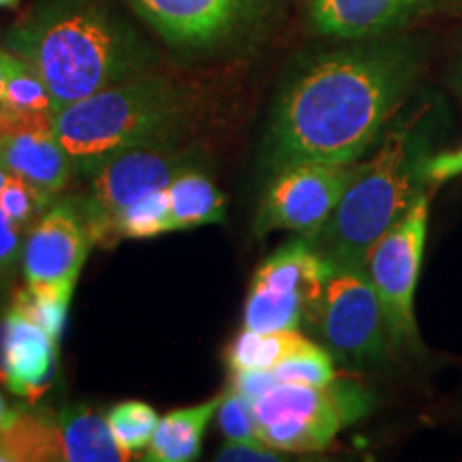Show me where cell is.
<instances>
[{
  "instance_id": "4",
  "label": "cell",
  "mask_w": 462,
  "mask_h": 462,
  "mask_svg": "<svg viewBox=\"0 0 462 462\" xmlns=\"http://www.w3.org/2000/svg\"><path fill=\"white\" fill-rule=\"evenodd\" d=\"M195 112L193 95L163 73H143L54 116V133L75 171L88 176L125 150L176 140Z\"/></svg>"
},
{
  "instance_id": "2",
  "label": "cell",
  "mask_w": 462,
  "mask_h": 462,
  "mask_svg": "<svg viewBox=\"0 0 462 462\" xmlns=\"http://www.w3.org/2000/svg\"><path fill=\"white\" fill-rule=\"evenodd\" d=\"M5 48L39 73L56 114L159 67L157 50L103 0H34Z\"/></svg>"
},
{
  "instance_id": "36",
  "label": "cell",
  "mask_w": 462,
  "mask_h": 462,
  "mask_svg": "<svg viewBox=\"0 0 462 462\" xmlns=\"http://www.w3.org/2000/svg\"><path fill=\"white\" fill-rule=\"evenodd\" d=\"M460 99H462V79H460Z\"/></svg>"
},
{
  "instance_id": "33",
  "label": "cell",
  "mask_w": 462,
  "mask_h": 462,
  "mask_svg": "<svg viewBox=\"0 0 462 462\" xmlns=\"http://www.w3.org/2000/svg\"><path fill=\"white\" fill-rule=\"evenodd\" d=\"M15 409H17V407H15ZM15 409H11L9 404H7V401H5V398H3V394H0V426L9 424V421L14 420Z\"/></svg>"
},
{
  "instance_id": "15",
  "label": "cell",
  "mask_w": 462,
  "mask_h": 462,
  "mask_svg": "<svg viewBox=\"0 0 462 462\" xmlns=\"http://www.w3.org/2000/svg\"><path fill=\"white\" fill-rule=\"evenodd\" d=\"M0 167L51 195H60L78 173L54 129L37 126H14L0 133Z\"/></svg>"
},
{
  "instance_id": "21",
  "label": "cell",
  "mask_w": 462,
  "mask_h": 462,
  "mask_svg": "<svg viewBox=\"0 0 462 462\" xmlns=\"http://www.w3.org/2000/svg\"><path fill=\"white\" fill-rule=\"evenodd\" d=\"M167 198L173 231H189L201 225L221 223L225 218V195L198 167L182 171L167 187Z\"/></svg>"
},
{
  "instance_id": "8",
  "label": "cell",
  "mask_w": 462,
  "mask_h": 462,
  "mask_svg": "<svg viewBox=\"0 0 462 462\" xmlns=\"http://www.w3.org/2000/svg\"><path fill=\"white\" fill-rule=\"evenodd\" d=\"M334 265L304 236L282 245L253 274L245 302V328L257 332L313 326Z\"/></svg>"
},
{
  "instance_id": "26",
  "label": "cell",
  "mask_w": 462,
  "mask_h": 462,
  "mask_svg": "<svg viewBox=\"0 0 462 462\" xmlns=\"http://www.w3.org/2000/svg\"><path fill=\"white\" fill-rule=\"evenodd\" d=\"M273 371L276 379L285 381V383L315 385V388H326V385H330L337 379L332 357L319 345H315L313 349L302 351L298 356L287 357V360H282Z\"/></svg>"
},
{
  "instance_id": "32",
  "label": "cell",
  "mask_w": 462,
  "mask_h": 462,
  "mask_svg": "<svg viewBox=\"0 0 462 462\" xmlns=\"http://www.w3.org/2000/svg\"><path fill=\"white\" fill-rule=\"evenodd\" d=\"M7 60H9V51L0 50V97H3V82H5V71H7ZM5 112H3V101H0V133L5 129Z\"/></svg>"
},
{
  "instance_id": "25",
  "label": "cell",
  "mask_w": 462,
  "mask_h": 462,
  "mask_svg": "<svg viewBox=\"0 0 462 462\" xmlns=\"http://www.w3.org/2000/svg\"><path fill=\"white\" fill-rule=\"evenodd\" d=\"M54 198L56 195L17 176H11L9 182L0 189V206L24 231L43 217V212L54 204Z\"/></svg>"
},
{
  "instance_id": "20",
  "label": "cell",
  "mask_w": 462,
  "mask_h": 462,
  "mask_svg": "<svg viewBox=\"0 0 462 462\" xmlns=\"http://www.w3.org/2000/svg\"><path fill=\"white\" fill-rule=\"evenodd\" d=\"M315 343L298 330L257 332L245 328L238 337L231 338L225 349V362L234 371H273L287 357L313 349Z\"/></svg>"
},
{
  "instance_id": "35",
  "label": "cell",
  "mask_w": 462,
  "mask_h": 462,
  "mask_svg": "<svg viewBox=\"0 0 462 462\" xmlns=\"http://www.w3.org/2000/svg\"><path fill=\"white\" fill-rule=\"evenodd\" d=\"M11 176H14V173L5 171V170H3V167H0V189H3V187H5V184H7V182H9V178H11Z\"/></svg>"
},
{
  "instance_id": "13",
  "label": "cell",
  "mask_w": 462,
  "mask_h": 462,
  "mask_svg": "<svg viewBox=\"0 0 462 462\" xmlns=\"http://www.w3.org/2000/svg\"><path fill=\"white\" fill-rule=\"evenodd\" d=\"M58 343L14 306L0 317V381L11 394L37 404L56 377Z\"/></svg>"
},
{
  "instance_id": "12",
  "label": "cell",
  "mask_w": 462,
  "mask_h": 462,
  "mask_svg": "<svg viewBox=\"0 0 462 462\" xmlns=\"http://www.w3.org/2000/svg\"><path fill=\"white\" fill-rule=\"evenodd\" d=\"M92 246L95 242L75 198L54 201L24 238V281L75 289Z\"/></svg>"
},
{
  "instance_id": "3",
  "label": "cell",
  "mask_w": 462,
  "mask_h": 462,
  "mask_svg": "<svg viewBox=\"0 0 462 462\" xmlns=\"http://www.w3.org/2000/svg\"><path fill=\"white\" fill-rule=\"evenodd\" d=\"M429 159L426 129L418 118H404L381 137L377 152L357 163L337 210L313 238V246L334 268L366 270L374 242L426 190Z\"/></svg>"
},
{
  "instance_id": "6",
  "label": "cell",
  "mask_w": 462,
  "mask_h": 462,
  "mask_svg": "<svg viewBox=\"0 0 462 462\" xmlns=\"http://www.w3.org/2000/svg\"><path fill=\"white\" fill-rule=\"evenodd\" d=\"M195 159L176 140L143 143L125 150L88 173L82 198H75L95 246L118 245V221L126 208L170 187L182 171L195 170Z\"/></svg>"
},
{
  "instance_id": "23",
  "label": "cell",
  "mask_w": 462,
  "mask_h": 462,
  "mask_svg": "<svg viewBox=\"0 0 462 462\" xmlns=\"http://www.w3.org/2000/svg\"><path fill=\"white\" fill-rule=\"evenodd\" d=\"M170 231H173V225L167 189L135 201L126 208L118 221V240L157 238Z\"/></svg>"
},
{
  "instance_id": "24",
  "label": "cell",
  "mask_w": 462,
  "mask_h": 462,
  "mask_svg": "<svg viewBox=\"0 0 462 462\" xmlns=\"http://www.w3.org/2000/svg\"><path fill=\"white\" fill-rule=\"evenodd\" d=\"M107 421L116 441L126 452L133 454L146 449L148 443L152 441V435L159 424V415L148 402L125 401L109 409Z\"/></svg>"
},
{
  "instance_id": "28",
  "label": "cell",
  "mask_w": 462,
  "mask_h": 462,
  "mask_svg": "<svg viewBox=\"0 0 462 462\" xmlns=\"http://www.w3.org/2000/svg\"><path fill=\"white\" fill-rule=\"evenodd\" d=\"M22 234L24 229L0 206V304L14 291L17 270H22V251H24Z\"/></svg>"
},
{
  "instance_id": "31",
  "label": "cell",
  "mask_w": 462,
  "mask_h": 462,
  "mask_svg": "<svg viewBox=\"0 0 462 462\" xmlns=\"http://www.w3.org/2000/svg\"><path fill=\"white\" fill-rule=\"evenodd\" d=\"M462 173V146L449 152H439L424 163V178L429 184H441Z\"/></svg>"
},
{
  "instance_id": "27",
  "label": "cell",
  "mask_w": 462,
  "mask_h": 462,
  "mask_svg": "<svg viewBox=\"0 0 462 462\" xmlns=\"http://www.w3.org/2000/svg\"><path fill=\"white\" fill-rule=\"evenodd\" d=\"M217 421L218 430L227 441H262L255 411H253V401H248L234 388L223 392L221 404L217 409Z\"/></svg>"
},
{
  "instance_id": "34",
  "label": "cell",
  "mask_w": 462,
  "mask_h": 462,
  "mask_svg": "<svg viewBox=\"0 0 462 462\" xmlns=\"http://www.w3.org/2000/svg\"><path fill=\"white\" fill-rule=\"evenodd\" d=\"M20 0H0V9H15Z\"/></svg>"
},
{
  "instance_id": "11",
  "label": "cell",
  "mask_w": 462,
  "mask_h": 462,
  "mask_svg": "<svg viewBox=\"0 0 462 462\" xmlns=\"http://www.w3.org/2000/svg\"><path fill=\"white\" fill-rule=\"evenodd\" d=\"M313 326L328 351L351 364L377 362L390 346L379 298L360 268L332 270Z\"/></svg>"
},
{
  "instance_id": "17",
  "label": "cell",
  "mask_w": 462,
  "mask_h": 462,
  "mask_svg": "<svg viewBox=\"0 0 462 462\" xmlns=\"http://www.w3.org/2000/svg\"><path fill=\"white\" fill-rule=\"evenodd\" d=\"M65 462H125L131 454L116 441L107 415L84 404L56 411Z\"/></svg>"
},
{
  "instance_id": "30",
  "label": "cell",
  "mask_w": 462,
  "mask_h": 462,
  "mask_svg": "<svg viewBox=\"0 0 462 462\" xmlns=\"http://www.w3.org/2000/svg\"><path fill=\"white\" fill-rule=\"evenodd\" d=\"M279 383L274 371H234L229 379V388L240 392L248 401H257L270 388Z\"/></svg>"
},
{
  "instance_id": "22",
  "label": "cell",
  "mask_w": 462,
  "mask_h": 462,
  "mask_svg": "<svg viewBox=\"0 0 462 462\" xmlns=\"http://www.w3.org/2000/svg\"><path fill=\"white\" fill-rule=\"evenodd\" d=\"M73 289L71 287H56V285H32L24 282V287L14 289L11 304L28 317L32 323H37L42 330L50 334L56 343H60L67 326L69 304H71Z\"/></svg>"
},
{
  "instance_id": "5",
  "label": "cell",
  "mask_w": 462,
  "mask_h": 462,
  "mask_svg": "<svg viewBox=\"0 0 462 462\" xmlns=\"http://www.w3.org/2000/svg\"><path fill=\"white\" fill-rule=\"evenodd\" d=\"M366 409V394L356 383L337 379L326 388L279 381L253 401L259 439L285 454L321 452Z\"/></svg>"
},
{
  "instance_id": "16",
  "label": "cell",
  "mask_w": 462,
  "mask_h": 462,
  "mask_svg": "<svg viewBox=\"0 0 462 462\" xmlns=\"http://www.w3.org/2000/svg\"><path fill=\"white\" fill-rule=\"evenodd\" d=\"M65 462L56 411L43 407L15 409L14 420L0 426V462Z\"/></svg>"
},
{
  "instance_id": "1",
  "label": "cell",
  "mask_w": 462,
  "mask_h": 462,
  "mask_svg": "<svg viewBox=\"0 0 462 462\" xmlns=\"http://www.w3.org/2000/svg\"><path fill=\"white\" fill-rule=\"evenodd\" d=\"M420 73L404 39L371 37L304 62L279 92L270 123V161L282 165L357 163L379 140Z\"/></svg>"
},
{
  "instance_id": "7",
  "label": "cell",
  "mask_w": 462,
  "mask_h": 462,
  "mask_svg": "<svg viewBox=\"0 0 462 462\" xmlns=\"http://www.w3.org/2000/svg\"><path fill=\"white\" fill-rule=\"evenodd\" d=\"M430 193L424 190L374 242L366 257V274L383 310L388 343L396 351L420 354L421 340L415 321V289H418L421 257L429 236Z\"/></svg>"
},
{
  "instance_id": "19",
  "label": "cell",
  "mask_w": 462,
  "mask_h": 462,
  "mask_svg": "<svg viewBox=\"0 0 462 462\" xmlns=\"http://www.w3.org/2000/svg\"><path fill=\"white\" fill-rule=\"evenodd\" d=\"M0 101H3L5 120H7L5 129H14V126L54 129L56 106L50 88L28 62L11 51Z\"/></svg>"
},
{
  "instance_id": "9",
  "label": "cell",
  "mask_w": 462,
  "mask_h": 462,
  "mask_svg": "<svg viewBox=\"0 0 462 462\" xmlns=\"http://www.w3.org/2000/svg\"><path fill=\"white\" fill-rule=\"evenodd\" d=\"M161 42L180 51H217L253 37L279 0H126Z\"/></svg>"
},
{
  "instance_id": "18",
  "label": "cell",
  "mask_w": 462,
  "mask_h": 462,
  "mask_svg": "<svg viewBox=\"0 0 462 462\" xmlns=\"http://www.w3.org/2000/svg\"><path fill=\"white\" fill-rule=\"evenodd\" d=\"M221 396H212L210 401L193 404L187 409H176V411L159 418L157 430H154L152 441L148 443L143 460L150 462H190L199 458L201 443H204V432L210 420L217 415Z\"/></svg>"
},
{
  "instance_id": "14",
  "label": "cell",
  "mask_w": 462,
  "mask_h": 462,
  "mask_svg": "<svg viewBox=\"0 0 462 462\" xmlns=\"http://www.w3.org/2000/svg\"><path fill=\"white\" fill-rule=\"evenodd\" d=\"M443 5L446 0H310L309 15L321 34L356 42L394 32Z\"/></svg>"
},
{
  "instance_id": "10",
  "label": "cell",
  "mask_w": 462,
  "mask_h": 462,
  "mask_svg": "<svg viewBox=\"0 0 462 462\" xmlns=\"http://www.w3.org/2000/svg\"><path fill=\"white\" fill-rule=\"evenodd\" d=\"M360 163V161H357ZM357 163L300 161L276 170L255 217L257 236L270 231H296L313 238L321 231L354 178Z\"/></svg>"
},
{
  "instance_id": "29",
  "label": "cell",
  "mask_w": 462,
  "mask_h": 462,
  "mask_svg": "<svg viewBox=\"0 0 462 462\" xmlns=\"http://www.w3.org/2000/svg\"><path fill=\"white\" fill-rule=\"evenodd\" d=\"M285 452L265 446L262 441H227L218 449V462H276L282 460Z\"/></svg>"
}]
</instances>
